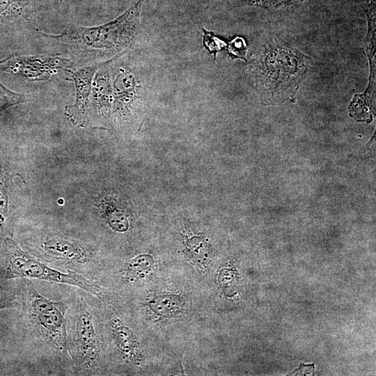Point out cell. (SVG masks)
<instances>
[{"label": "cell", "mask_w": 376, "mask_h": 376, "mask_svg": "<svg viewBox=\"0 0 376 376\" xmlns=\"http://www.w3.org/2000/svg\"><path fill=\"white\" fill-rule=\"evenodd\" d=\"M6 245L10 251L8 277L38 279L47 281L72 285L99 296L101 290L93 282L73 272L67 273L33 259L24 253L10 239H6Z\"/></svg>", "instance_id": "2"}, {"label": "cell", "mask_w": 376, "mask_h": 376, "mask_svg": "<svg viewBox=\"0 0 376 376\" xmlns=\"http://www.w3.org/2000/svg\"><path fill=\"white\" fill-rule=\"evenodd\" d=\"M101 65H95L72 72L69 70L75 84L77 96L75 105L69 107L68 112L75 118H81L91 90L93 75Z\"/></svg>", "instance_id": "5"}, {"label": "cell", "mask_w": 376, "mask_h": 376, "mask_svg": "<svg viewBox=\"0 0 376 376\" xmlns=\"http://www.w3.org/2000/svg\"><path fill=\"white\" fill-rule=\"evenodd\" d=\"M202 29L204 33V45L210 53L214 54L215 55L218 51L226 46V44L218 38L215 37L212 33L206 31L203 27Z\"/></svg>", "instance_id": "15"}, {"label": "cell", "mask_w": 376, "mask_h": 376, "mask_svg": "<svg viewBox=\"0 0 376 376\" xmlns=\"http://www.w3.org/2000/svg\"><path fill=\"white\" fill-rule=\"evenodd\" d=\"M76 356L79 364L86 369L95 367L99 361L97 335L91 315H79L75 334Z\"/></svg>", "instance_id": "4"}, {"label": "cell", "mask_w": 376, "mask_h": 376, "mask_svg": "<svg viewBox=\"0 0 376 376\" xmlns=\"http://www.w3.org/2000/svg\"><path fill=\"white\" fill-rule=\"evenodd\" d=\"M186 249L190 260L200 267H206L210 260L211 251L204 240L193 237L187 240Z\"/></svg>", "instance_id": "11"}, {"label": "cell", "mask_w": 376, "mask_h": 376, "mask_svg": "<svg viewBox=\"0 0 376 376\" xmlns=\"http://www.w3.org/2000/svg\"><path fill=\"white\" fill-rule=\"evenodd\" d=\"M67 305L30 291V315L42 336L63 352L68 351L65 312Z\"/></svg>", "instance_id": "3"}, {"label": "cell", "mask_w": 376, "mask_h": 376, "mask_svg": "<svg viewBox=\"0 0 376 376\" xmlns=\"http://www.w3.org/2000/svg\"><path fill=\"white\" fill-rule=\"evenodd\" d=\"M313 61L289 44L271 37L249 66L255 86L268 102L293 97Z\"/></svg>", "instance_id": "1"}, {"label": "cell", "mask_w": 376, "mask_h": 376, "mask_svg": "<svg viewBox=\"0 0 376 376\" xmlns=\"http://www.w3.org/2000/svg\"><path fill=\"white\" fill-rule=\"evenodd\" d=\"M154 258L149 254H141L128 260L122 269L123 278L128 282L143 280L155 269Z\"/></svg>", "instance_id": "10"}, {"label": "cell", "mask_w": 376, "mask_h": 376, "mask_svg": "<svg viewBox=\"0 0 376 376\" xmlns=\"http://www.w3.org/2000/svg\"><path fill=\"white\" fill-rule=\"evenodd\" d=\"M111 336L116 347L127 359L135 361L139 359V343L132 331L119 320L111 324Z\"/></svg>", "instance_id": "7"}, {"label": "cell", "mask_w": 376, "mask_h": 376, "mask_svg": "<svg viewBox=\"0 0 376 376\" xmlns=\"http://www.w3.org/2000/svg\"><path fill=\"white\" fill-rule=\"evenodd\" d=\"M12 176L0 157V231L2 230L8 210V183Z\"/></svg>", "instance_id": "12"}, {"label": "cell", "mask_w": 376, "mask_h": 376, "mask_svg": "<svg viewBox=\"0 0 376 376\" xmlns=\"http://www.w3.org/2000/svg\"><path fill=\"white\" fill-rule=\"evenodd\" d=\"M25 4L22 0H0V39L15 29L24 16Z\"/></svg>", "instance_id": "9"}, {"label": "cell", "mask_w": 376, "mask_h": 376, "mask_svg": "<svg viewBox=\"0 0 376 376\" xmlns=\"http://www.w3.org/2000/svg\"><path fill=\"white\" fill-rule=\"evenodd\" d=\"M228 51L232 58L245 60L246 47L244 40L242 38H235L228 44Z\"/></svg>", "instance_id": "16"}, {"label": "cell", "mask_w": 376, "mask_h": 376, "mask_svg": "<svg viewBox=\"0 0 376 376\" xmlns=\"http://www.w3.org/2000/svg\"><path fill=\"white\" fill-rule=\"evenodd\" d=\"M185 301L180 293L164 292L150 297L146 300L145 306L155 318H166L180 312Z\"/></svg>", "instance_id": "6"}, {"label": "cell", "mask_w": 376, "mask_h": 376, "mask_svg": "<svg viewBox=\"0 0 376 376\" xmlns=\"http://www.w3.org/2000/svg\"><path fill=\"white\" fill-rule=\"evenodd\" d=\"M143 1H144V0H143Z\"/></svg>", "instance_id": "17"}, {"label": "cell", "mask_w": 376, "mask_h": 376, "mask_svg": "<svg viewBox=\"0 0 376 376\" xmlns=\"http://www.w3.org/2000/svg\"><path fill=\"white\" fill-rule=\"evenodd\" d=\"M304 0H239L238 6H254L263 8H279L297 3Z\"/></svg>", "instance_id": "13"}, {"label": "cell", "mask_w": 376, "mask_h": 376, "mask_svg": "<svg viewBox=\"0 0 376 376\" xmlns=\"http://www.w3.org/2000/svg\"><path fill=\"white\" fill-rule=\"evenodd\" d=\"M42 247L50 255L69 263H83L88 260V253L79 245L69 241L52 238L44 242Z\"/></svg>", "instance_id": "8"}, {"label": "cell", "mask_w": 376, "mask_h": 376, "mask_svg": "<svg viewBox=\"0 0 376 376\" xmlns=\"http://www.w3.org/2000/svg\"><path fill=\"white\" fill-rule=\"evenodd\" d=\"M24 102V95L10 91L0 81V112Z\"/></svg>", "instance_id": "14"}]
</instances>
